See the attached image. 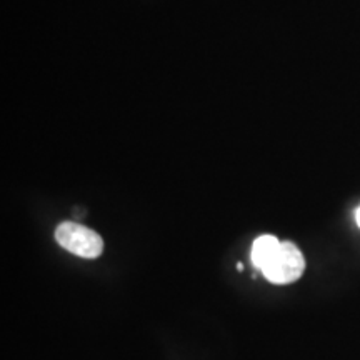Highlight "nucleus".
I'll return each mask as SVG.
<instances>
[{
    "label": "nucleus",
    "mask_w": 360,
    "mask_h": 360,
    "mask_svg": "<svg viewBox=\"0 0 360 360\" xmlns=\"http://www.w3.org/2000/svg\"><path fill=\"white\" fill-rule=\"evenodd\" d=\"M304 254L294 242L287 240L281 242V247L274 254V257L269 260V264L260 272L269 282L276 283V285H287V283L299 281L304 276Z\"/></svg>",
    "instance_id": "1"
},
{
    "label": "nucleus",
    "mask_w": 360,
    "mask_h": 360,
    "mask_svg": "<svg viewBox=\"0 0 360 360\" xmlns=\"http://www.w3.org/2000/svg\"><path fill=\"white\" fill-rule=\"evenodd\" d=\"M56 240L67 252L82 259H97L103 252V240L96 231L77 222H64L57 227Z\"/></svg>",
    "instance_id": "2"
},
{
    "label": "nucleus",
    "mask_w": 360,
    "mask_h": 360,
    "mask_svg": "<svg viewBox=\"0 0 360 360\" xmlns=\"http://www.w3.org/2000/svg\"><path fill=\"white\" fill-rule=\"evenodd\" d=\"M278 247H281V240L274 236H260L255 238L250 252V259L254 267L257 270H262L269 264V260L274 257Z\"/></svg>",
    "instance_id": "3"
},
{
    "label": "nucleus",
    "mask_w": 360,
    "mask_h": 360,
    "mask_svg": "<svg viewBox=\"0 0 360 360\" xmlns=\"http://www.w3.org/2000/svg\"><path fill=\"white\" fill-rule=\"evenodd\" d=\"M355 220H357V225L360 227V207L357 210H355Z\"/></svg>",
    "instance_id": "4"
},
{
    "label": "nucleus",
    "mask_w": 360,
    "mask_h": 360,
    "mask_svg": "<svg viewBox=\"0 0 360 360\" xmlns=\"http://www.w3.org/2000/svg\"><path fill=\"white\" fill-rule=\"evenodd\" d=\"M237 270H238V272H242V270H244V265H242V264H237Z\"/></svg>",
    "instance_id": "5"
}]
</instances>
